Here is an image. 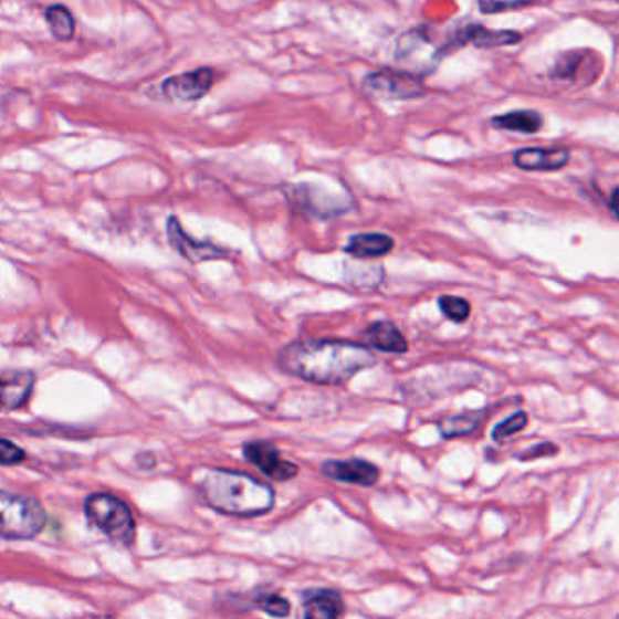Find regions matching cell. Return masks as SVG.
Listing matches in <instances>:
<instances>
[{
  "label": "cell",
  "mask_w": 619,
  "mask_h": 619,
  "mask_svg": "<svg viewBox=\"0 0 619 619\" xmlns=\"http://www.w3.org/2000/svg\"><path fill=\"white\" fill-rule=\"evenodd\" d=\"M463 35H465L463 36L465 41L474 42L480 48L505 46V44H514L522 39L511 31L500 33V31L485 30L482 25H471L469 30L463 31Z\"/></svg>",
  "instance_id": "cell-16"
},
{
  "label": "cell",
  "mask_w": 619,
  "mask_h": 619,
  "mask_svg": "<svg viewBox=\"0 0 619 619\" xmlns=\"http://www.w3.org/2000/svg\"><path fill=\"white\" fill-rule=\"evenodd\" d=\"M556 452H558V447H554L553 443H542V445L536 447V449H528V451L522 452L520 458H522V462H528V460L548 457V454H556Z\"/></svg>",
  "instance_id": "cell-23"
},
{
  "label": "cell",
  "mask_w": 619,
  "mask_h": 619,
  "mask_svg": "<svg viewBox=\"0 0 619 619\" xmlns=\"http://www.w3.org/2000/svg\"><path fill=\"white\" fill-rule=\"evenodd\" d=\"M169 242L174 245L175 251L182 254L183 259L189 262H203V260L225 259V251L217 248V245L209 244V242H199V240L191 239L178 219H169L168 222Z\"/></svg>",
  "instance_id": "cell-8"
},
{
  "label": "cell",
  "mask_w": 619,
  "mask_h": 619,
  "mask_svg": "<svg viewBox=\"0 0 619 619\" xmlns=\"http://www.w3.org/2000/svg\"><path fill=\"white\" fill-rule=\"evenodd\" d=\"M483 13H502V11L516 10L523 6L533 4L534 0H478Z\"/></svg>",
  "instance_id": "cell-21"
},
{
  "label": "cell",
  "mask_w": 619,
  "mask_h": 619,
  "mask_svg": "<svg viewBox=\"0 0 619 619\" xmlns=\"http://www.w3.org/2000/svg\"><path fill=\"white\" fill-rule=\"evenodd\" d=\"M527 415H525V412H516L513 417L503 420L502 423H497V426L494 427L493 438L496 442H500V440H507V438L514 437V434H518L520 431H523V429L527 427Z\"/></svg>",
  "instance_id": "cell-19"
},
{
  "label": "cell",
  "mask_w": 619,
  "mask_h": 619,
  "mask_svg": "<svg viewBox=\"0 0 619 619\" xmlns=\"http://www.w3.org/2000/svg\"><path fill=\"white\" fill-rule=\"evenodd\" d=\"M493 126L500 127V129H505V132L514 133H525V135H531V133H536L544 126V118L536 112H513L507 113V115H500V117L493 118Z\"/></svg>",
  "instance_id": "cell-14"
},
{
  "label": "cell",
  "mask_w": 619,
  "mask_h": 619,
  "mask_svg": "<svg viewBox=\"0 0 619 619\" xmlns=\"http://www.w3.org/2000/svg\"><path fill=\"white\" fill-rule=\"evenodd\" d=\"M206 502L222 514L254 518L270 513L274 505V491L270 485L244 472L209 471L200 482Z\"/></svg>",
  "instance_id": "cell-2"
},
{
  "label": "cell",
  "mask_w": 619,
  "mask_h": 619,
  "mask_svg": "<svg viewBox=\"0 0 619 619\" xmlns=\"http://www.w3.org/2000/svg\"><path fill=\"white\" fill-rule=\"evenodd\" d=\"M35 376L31 373H10L0 376V411H13L21 407L33 391Z\"/></svg>",
  "instance_id": "cell-11"
},
{
  "label": "cell",
  "mask_w": 619,
  "mask_h": 619,
  "mask_svg": "<svg viewBox=\"0 0 619 619\" xmlns=\"http://www.w3.org/2000/svg\"><path fill=\"white\" fill-rule=\"evenodd\" d=\"M86 514L113 544L129 547L135 539V520L126 503L112 494H93L86 500Z\"/></svg>",
  "instance_id": "cell-3"
},
{
  "label": "cell",
  "mask_w": 619,
  "mask_h": 619,
  "mask_svg": "<svg viewBox=\"0 0 619 619\" xmlns=\"http://www.w3.org/2000/svg\"><path fill=\"white\" fill-rule=\"evenodd\" d=\"M364 338H366L367 346L381 350V353L403 355L409 349L406 336L401 335L400 331L397 329V325L391 324V322H375V324L367 327Z\"/></svg>",
  "instance_id": "cell-12"
},
{
  "label": "cell",
  "mask_w": 619,
  "mask_h": 619,
  "mask_svg": "<svg viewBox=\"0 0 619 619\" xmlns=\"http://www.w3.org/2000/svg\"><path fill=\"white\" fill-rule=\"evenodd\" d=\"M46 525V513L30 497L0 491V538H35Z\"/></svg>",
  "instance_id": "cell-4"
},
{
  "label": "cell",
  "mask_w": 619,
  "mask_h": 619,
  "mask_svg": "<svg viewBox=\"0 0 619 619\" xmlns=\"http://www.w3.org/2000/svg\"><path fill=\"white\" fill-rule=\"evenodd\" d=\"M46 21L50 30L59 41H72L75 36V19L72 11L64 6H50L46 10Z\"/></svg>",
  "instance_id": "cell-17"
},
{
  "label": "cell",
  "mask_w": 619,
  "mask_h": 619,
  "mask_svg": "<svg viewBox=\"0 0 619 619\" xmlns=\"http://www.w3.org/2000/svg\"><path fill=\"white\" fill-rule=\"evenodd\" d=\"M24 458V449L8 440H0V465H15V463H21Z\"/></svg>",
  "instance_id": "cell-22"
},
{
  "label": "cell",
  "mask_w": 619,
  "mask_h": 619,
  "mask_svg": "<svg viewBox=\"0 0 619 619\" xmlns=\"http://www.w3.org/2000/svg\"><path fill=\"white\" fill-rule=\"evenodd\" d=\"M395 248V240L387 234L364 233L350 237L349 244L346 245V253L353 254L356 259H378L384 254L391 253Z\"/></svg>",
  "instance_id": "cell-13"
},
{
  "label": "cell",
  "mask_w": 619,
  "mask_h": 619,
  "mask_svg": "<svg viewBox=\"0 0 619 619\" xmlns=\"http://www.w3.org/2000/svg\"><path fill=\"white\" fill-rule=\"evenodd\" d=\"M305 618L335 619L344 615V599L329 589L305 590L302 595Z\"/></svg>",
  "instance_id": "cell-9"
},
{
  "label": "cell",
  "mask_w": 619,
  "mask_h": 619,
  "mask_svg": "<svg viewBox=\"0 0 619 619\" xmlns=\"http://www.w3.org/2000/svg\"><path fill=\"white\" fill-rule=\"evenodd\" d=\"M256 607L264 610L265 615L274 616V618H285L291 612V605L287 599L279 595H265L256 599Z\"/></svg>",
  "instance_id": "cell-20"
},
{
  "label": "cell",
  "mask_w": 619,
  "mask_h": 619,
  "mask_svg": "<svg viewBox=\"0 0 619 619\" xmlns=\"http://www.w3.org/2000/svg\"><path fill=\"white\" fill-rule=\"evenodd\" d=\"M483 411H468L462 415H454V417L445 418V420L438 423L440 434L443 438H458L468 437L471 432L476 431L480 423L483 421Z\"/></svg>",
  "instance_id": "cell-15"
},
{
  "label": "cell",
  "mask_w": 619,
  "mask_h": 619,
  "mask_svg": "<svg viewBox=\"0 0 619 619\" xmlns=\"http://www.w3.org/2000/svg\"><path fill=\"white\" fill-rule=\"evenodd\" d=\"M325 476L335 482L350 483L360 487H373L380 480V471L373 463L358 458L350 460H329L322 465Z\"/></svg>",
  "instance_id": "cell-7"
},
{
  "label": "cell",
  "mask_w": 619,
  "mask_h": 619,
  "mask_svg": "<svg viewBox=\"0 0 619 619\" xmlns=\"http://www.w3.org/2000/svg\"><path fill=\"white\" fill-rule=\"evenodd\" d=\"M570 153L564 148L522 149L514 155V164L527 171H554L569 162Z\"/></svg>",
  "instance_id": "cell-10"
},
{
  "label": "cell",
  "mask_w": 619,
  "mask_h": 619,
  "mask_svg": "<svg viewBox=\"0 0 619 619\" xmlns=\"http://www.w3.org/2000/svg\"><path fill=\"white\" fill-rule=\"evenodd\" d=\"M214 73L209 67L169 76L162 84L164 97L174 102H195L206 97L213 86Z\"/></svg>",
  "instance_id": "cell-6"
},
{
  "label": "cell",
  "mask_w": 619,
  "mask_h": 619,
  "mask_svg": "<svg viewBox=\"0 0 619 619\" xmlns=\"http://www.w3.org/2000/svg\"><path fill=\"white\" fill-rule=\"evenodd\" d=\"M440 311L452 322H465L471 316V304L460 296H440L438 300Z\"/></svg>",
  "instance_id": "cell-18"
},
{
  "label": "cell",
  "mask_w": 619,
  "mask_h": 619,
  "mask_svg": "<svg viewBox=\"0 0 619 619\" xmlns=\"http://www.w3.org/2000/svg\"><path fill=\"white\" fill-rule=\"evenodd\" d=\"M285 373L316 386H344L358 373L375 366L371 349L344 340L295 342L279 356Z\"/></svg>",
  "instance_id": "cell-1"
},
{
  "label": "cell",
  "mask_w": 619,
  "mask_h": 619,
  "mask_svg": "<svg viewBox=\"0 0 619 619\" xmlns=\"http://www.w3.org/2000/svg\"><path fill=\"white\" fill-rule=\"evenodd\" d=\"M244 457L254 468L264 472L265 476L276 482L293 480L298 474V465L285 460L279 449L270 442H251L244 447Z\"/></svg>",
  "instance_id": "cell-5"
}]
</instances>
